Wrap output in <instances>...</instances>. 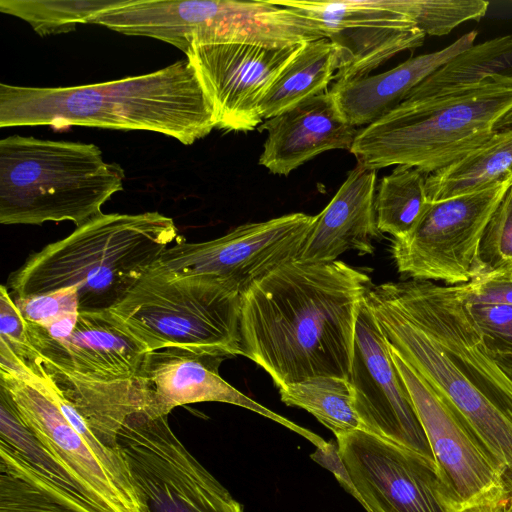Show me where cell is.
Instances as JSON below:
<instances>
[{"label": "cell", "mask_w": 512, "mask_h": 512, "mask_svg": "<svg viewBox=\"0 0 512 512\" xmlns=\"http://www.w3.org/2000/svg\"><path fill=\"white\" fill-rule=\"evenodd\" d=\"M366 297L389 345L454 407L512 497V378L470 310L468 283L388 282Z\"/></svg>", "instance_id": "1"}, {"label": "cell", "mask_w": 512, "mask_h": 512, "mask_svg": "<svg viewBox=\"0 0 512 512\" xmlns=\"http://www.w3.org/2000/svg\"><path fill=\"white\" fill-rule=\"evenodd\" d=\"M367 274L335 260L288 262L241 296L242 356L281 388L316 376L349 380Z\"/></svg>", "instance_id": "2"}, {"label": "cell", "mask_w": 512, "mask_h": 512, "mask_svg": "<svg viewBox=\"0 0 512 512\" xmlns=\"http://www.w3.org/2000/svg\"><path fill=\"white\" fill-rule=\"evenodd\" d=\"M41 125L146 130L184 145L216 128L211 101L187 59L147 74L90 85L1 83L0 127Z\"/></svg>", "instance_id": "3"}, {"label": "cell", "mask_w": 512, "mask_h": 512, "mask_svg": "<svg viewBox=\"0 0 512 512\" xmlns=\"http://www.w3.org/2000/svg\"><path fill=\"white\" fill-rule=\"evenodd\" d=\"M180 238L159 212L102 213L31 254L6 287L14 298L75 288L80 311H109Z\"/></svg>", "instance_id": "4"}, {"label": "cell", "mask_w": 512, "mask_h": 512, "mask_svg": "<svg viewBox=\"0 0 512 512\" xmlns=\"http://www.w3.org/2000/svg\"><path fill=\"white\" fill-rule=\"evenodd\" d=\"M510 110L512 80L498 76L409 97L359 129L349 152L372 170L403 165L429 175L488 141Z\"/></svg>", "instance_id": "5"}, {"label": "cell", "mask_w": 512, "mask_h": 512, "mask_svg": "<svg viewBox=\"0 0 512 512\" xmlns=\"http://www.w3.org/2000/svg\"><path fill=\"white\" fill-rule=\"evenodd\" d=\"M124 170L94 144L12 135L0 141V223L76 227L123 190Z\"/></svg>", "instance_id": "6"}, {"label": "cell", "mask_w": 512, "mask_h": 512, "mask_svg": "<svg viewBox=\"0 0 512 512\" xmlns=\"http://www.w3.org/2000/svg\"><path fill=\"white\" fill-rule=\"evenodd\" d=\"M241 296L229 280L171 272L157 263L110 311L147 349L243 354Z\"/></svg>", "instance_id": "7"}, {"label": "cell", "mask_w": 512, "mask_h": 512, "mask_svg": "<svg viewBox=\"0 0 512 512\" xmlns=\"http://www.w3.org/2000/svg\"><path fill=\"white\" fill-rule=\"evenodd\" d=\"M19 415L102 512H142L121 448L103 443L73 402L48 378L0 371Z\"/></svg>", "instance_id": "8"}, {"label": "cell", "mask_w": 512, "mask_h": 512, "mask_svg": "<svg viewBox=\"0 0 512 512\" xmlns=\"http://www.w3.org/2000/svg\"><path fill=\"white\" fill-rule=\"evenodd\" d=\"M118 445L142 512H244L243 506L173 432L168 416L128 417Z\"/></svg>", "instance_id": "9"}, {"label": "cell", "mask_w": 512, "mask_h": 512, "mask_svg": "<svg viewBox=\"0 0 512 512\" xmlns=\"http://www.w3.org/2000/svg\"><path fill=\"white\" fill-rule=\"evenodd\" d=\"M512 186L492 187L431 202L414 228L393 239L391 254L398 272L414 280L468 283L486 272L480 258L485 229Z\"/></svg>", "instance_id": "10"}, {"label": "cell", "mask_w": 512, "mask_h": 512, "mask_svg": "<svg viewBox=\"0 0 512 512\" xmlns=\"http://www.w3.org/2000/svg\"><path fill=\"white\" fill-rule=\"evenodd\" d=\"M335 437L350 486L368 511H459L435 461L363 429Z\"/></svg>", "instance_id": "11"}, {"label": "cell", "mask_w": 512, "mask_h": 512, "mask_svg": "<svg viewBox=\"0 0 512 512\" xmlns=\"http://www.w3.org/2000/svg\"><path fill=\"white\" fill-rule=\"evenodd\" d=\"M315 216L289 213L235 227L218 238L187 242L182 236L157 264L180 274H203L229 280L243 293L278 267L297 260Z\"/></svg>", "instance_id": "12"}, {"label": "cell", "mask_w": 512, "mask_h": 512, "mask_svg": "<svg viewBox=\"0 0 512 512\" xmlns=\"http://www.w3.org/2000/svg\"><path fill=\"white\" fill-rule=\"evenodd\" d=\"M441 475L459 507L509 496L500 468L454 407L389 345Z\"/></svg>", "instance_id": "13"}, {"label": "cell", "mask_w": 512, "mask_h": 512, "mask_svg": "<svg viewBox=\"0 0 512 512\" xmlns=\"http://www.w3.org/2000/svg\"><path fill=\"white\" fill-rule=\"evenodd\" d=\"M348 381L363 430L435 461L410 394L392 359L389 343L366 296L358 312Z\"/></svg>", "instance_id": "14"}, {"label": "cell", "mask_w": 512, "mask_h": 512, "mask_svg": "<svg viewBox=\"0 0 512 512\" xmlns=\"http://www.w3.org/2000/svg\"><path fill=\"white\" fill-rule=\"evenodd\" d=\"M312 19L339 53L335 82L366 77L396 54L424 43L425 34L385 0H271Z\"/></svg>", "instance_id": "15"}, {"label": "cell", "mask_w": 512, "mask_h": 512, "mask_svg": "<svg viewBox=\"0 0 512 512\" xmlns=\"http://www.w3.org/2000/svg\"><path fill=\"white\" fill-rule=\"evenodd\" d=\"M302 45L268 48L194 41L186 59L211 101L216 128L239 132L258 128L265 94Z\"/></svg>", "instance_id": "16"}, {"label": "cell", "mask_w": 512, "mask_h": 512, "mask_svg": "<svg viewBox=\"0 0 512 512\" xmlns=\"http://www.w3.org/2000/svg\"><path fill=\"white\" fill-rule=\"evenodd\" d=\"M224 359L177 347L147 351L136 377L143 402L142 411L157 418L168 416L174 408L187 404L227 403L285 426L319 450L330 448V444L317 434L262 406L225 381L219 374Z\"/></svg>", "instance_id": "17"}, {"label": "cell", "mask_w": 512, "mask_h": 512, "mask_svg": "<svg viewBox=\"0 0 512 512\" xmlns=\"http://www.w3.org/2000/svg\"><path fill=\"white\" fill-rule=\"evenodd\" d=\"M30 339L48 375L102 388L139 389L136 377L147 349L110 310L79 311L62 339Z\"/></svg>", "instance_id": "18"}, {"label": "cell", "mask_w": 512, "mask_h": 512, "mask_svg": "<svg viewBox=\"0 0 512 512\" xmlns=\"http://www.w3.org/2000/svg\"><path fill=\"white\" fill-rule=\"evenodd\" d=\"M258 130L267 131L259 164L282 176L329 150L350 151L359 131L344 119L329 90L264 120Z\"/></svg>", "instance_id": "19"}, {"label": "cell", "mask_w": 512, "mask_h": 512, "mask_svg": "<svg viewBox=\"0 0 512 512\" xmlns=\"http://www.w3.org/2000/svg\"><path fill=\"white\" fill-rule=\"evenodd\" d=\"M375 186L376 170L357 162L328 205L315 216L297 260L332 262L349 250L372 254V240L380 233Z\"/></svg>", "instance_id": "20"}, {"label": "cell", "mask_w": 512, "mask_h": 512, "mask_svg": "<svg viewBox=\"0 0 512 512\" xmlns=\"http://www.w3.org/2000/svg\"><path fill=\"white\" fill-rule=\"evenodd\" d=\"M477 35L470 31L441 50L411 57L383 73L334 82L329 91L349 124L367 126L397 107L437 69L473 46Z\"/></svg>", "instance_id": "21"}, {"label": "cell", "mask_w": 512, "mask_h": 512, "mask_svg": "<svg viewBox=\"0 0 512 512\" xmlns=\"http://www.w3.org/2000/svg\"><path fill=\"white\" fill-rule=\"evenodd\" d=\"M0 512H102L0 442Z\"/></svg>", "instance_id": "22"}, {"label": "cell", "mask_w": 512, "mask_h": 512, "mask_svg": "<svg viewBox=\"0 0 512 512\" xmlns=\"http://www.w3.org/2000/svg\"><path fill=\"white\" fill-rule=\"evenodd\" d=\"M340 68L336 46L323 38L304 43L281 71L260 104L263 120L327 91Z\"/></svg>", "instance_id": "23"}, {"label": "cell", "mask_w": 512, "mask_h": 512, "mask_svg": "<svg viewBox=\"0 0 512 512\" xmlns=\"http://www.w3.org/2000/svg\"><path fill=\"white\" fill-rule=\"evenodd\" d=\"M512 179V128L497 131L483 145L426 179L429 201L480 191Z\"/></svg>", "instance_id": "24"}, {"label": "cell", "mask_w": 512, "mask_h": 512, "mask_svg": "<svg viewBox=\"0 0 512 512\" xmlns=\"http://www.w3.org/2000/svg\"><path fill=\"white\" fill-rule=\"evenodd\" d=\"M493 76L512 80V35L474 44L462 51L412 89L406 98L454 90Z\"/></svg>", "instance_id": "25"}, {"label": "cell", "mask_w": 512, "mask_h": 512, "mask_svg": "<svg viewBox=\"0 0 512 512\" xmlns=\"http://www.w3.org/2000/svg\"><path fill=\"white\" fill-rule=\"evenodd\" d=\"M278 389L283 403L306 410L335 436L362 429L347 379L316 376Z\"/></svg>", "instance_id": "26"}, {"label": "cell", "mask_w": 512, "mask_h": 512, "mask_svg": "<svg viewBox=\"0 0 512 512\" xmlns=\"http://www.w3.org/2000/svg\"><path fill=\"white\" fill-rule=\"evenodd\" d=\"M427 176L417 168L399 165L381 179L374 199L379 232L399 239L414 228L429 204Z\"/></svg>", "instance_id": "27"}, {"label": "cell", "mask_w": 512, "mask_h": 512, "mask_svg": "<svg viewBox=\"0 0 512 512\" xmlns=\"http://www.w3.org/2000/svg\"><path fill=\"white\" fill-rule=\"evenodd\" d=\"M118 0H1L3 13L18 17L40 36L67 33Z\"/></svg>", "instance_id": "28"}, {"label": "cell", "mask_w": 512, "mask_h": 512, "mask_svg": "<svg viewBox=\"0 0 512 512\" xmlns=\"http://www.w3.org/2000/svg\"><path fill=\"white\" fill-rule=\"evenodd\" d=\"M0 442L16 451L48 479L82 495L64 467L22 420L11 397L2 387H0Z\"/></svg>", "instance_id": "29"}, {"label": "cell", "mask_w": 512, "mask_h": 512, "mask_svg": "<svg viewBox=\"0 0 512 512\" xmlns=\"http://www.w3.org/2000/svg\"><path fill=\"white\" fill-rule=\"evenodd\" d=\"M393 9L407 15L430 36L449 34L468 21L481 20L489 7L485 0H385Z\"/></svg>", "instance_id": "30"}, {"label": "cell", "mask_w": 512, "mask_h": 512, "mask_svg": "<svg viewBox=\"0 0 512 512\" xmlns=\"http://www.w3.org/2000/svg\"><path fill=\"white\" fill-rule=\"evenodd\" d=\"M480 258L486 272L512 265V186L485 229Z\"/></svg>", "instance_id": "31"}, {"label": "cell", "mask_w": 512, "mask_h": 512, "mask_svg": "<svg viewBox=\"0 0 512 512\" xmlns=\"http://www.w3.org/2000/svg\"><path fill=\"white\" fill-rule=\"evenodd\" d=\"M13 299L24 319L40 327L80 311L75 288Z\"/></svg>", "instance_id": "32"}, {"label": "cell", "mask_w": 512, "mask_h": 512, "mask_svg": "<svg viewBox=\"0 0 512 512\" xmlns=\"http://www.w3.org/2000/svg\"><path fill=\"white\" fill-rule=\"evenodd\" d=\"M470 310L491 348L512 351V306L470 303Z\"/></svg>", "instance_id": "33"}, {"label": "cell", "mask_w": 512, "mask_h": 512, "mask_svg": "<svg viewBox=\"0 0 512 512\" xmlns=\"http://www.w3.org/2000/svg\"><path fill=\"white\" fill-rule=\"evenodd\" d=\"M471 304L512 306V275L502 270L479 274L468 282Z\"/></svg>", "instance_id": "34"}, {"label": "cell", "mask_w": 512, "mask_h": 512, "mask_svg": "<svg viewBox=\"0 0 512 512\" xmlns=\"http://www.w3.org/2000/svg\"><path fill=\"white\" fill-rule=\"evenodd\" d=\"M458 512H512V497L507 496L496 502L466 506Z\"/></svg>", "instance_id": "35"}, {"label": "cell", "mask_w": 512, "mask_h": 512, "mask_svg": "<svg viewBox=\"0 0 512 512\" xmlns=\"http://www.w3.org/2000/svg\"><path fill=\"white\" fill-rule=\"evenodd\" d=\"M493 352L504 368V370L508 373V375L512 378V351L511 350H501V349H493Z\"/></svg>", "instance_id": "36"}, {"label": "cell", "mask_w": 512, "mask_h": 512, "mask_svg": "<svg viewBox=\"0 0 512 512\" xmlns=\"http://www.w3.org/2000/svg\"><path fill=\"white\" fill-rule=\"evenodd\" d=\"M512 128V110H510L498 123L496 131Z\"/></svg>", "instance_id": "37"}, {"label": "cell", "mask_w": 512, "mask_h": 512, "mask_svg": "<svg viewBox=\"0 0 512 512\" xmlns=\"http://www.w3.org/2000/svg\"><path fill=\"white\" fill-rule=\"evenodd\" d=\"M498 270L505 271V272H507V273L512 275V265H510L508 267H505V268H502V269H498Z\"/></svg>", "instance_id": "38"}]
</instances>
